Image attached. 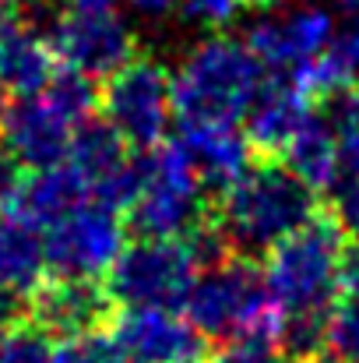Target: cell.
<instances>
[{"label":"cell","mask_w":359,"mask_h":363,"mask_svg":"<svg viewBox=\"0 0 359 363\" xmlns=\"http://www.w3.org/2000/svg\"><path fill=\"white\" fill-rule=\"evenodd\" d=\"M99 106L127 148H155L173 121V74L155 57H134L106 82Z\"/></svg>","instance_id":"ba28073f"},{"label":"cell","mask_w":359,"mask_h":363,"mask_svg":"<svg viewBox=\"0 0 359 363\" xmlns=\"http://www.w3.org/2000/svg\"><path fill=\"white\" fill-rule=\"evenodd\" d=\"M201 272V257L187 240H141L127 243L106 275L110 300L130 307H166L176 311L187 303V293Z\"/></svg>","instance_id":"52a82bcc"},{"label":"cell","mask_w":359,"mask_h":363,"mask_svg":"<svg viewBox=\"0 0 359 363\" xmlns=\"http://www.w3.org/2000/svg\"><path fill=\"white\" fill-rule=\"evenodd\" d=\"M113 342L130 363H208L205 335L166 307H130L113 318Z\"/></svg>","instance_id":"7c38bea8"},{"label":"cell","mask_w":359,"mask_h":363,"mask_svg":"<svg viewBox=\"0 0 359 363\" xmlns=\"http://www.w3.org/2000/svg\"><path fill=\"white\" fill-rule=\"evenodd\" d=\"M120 0H67V7H81V11H117Z\"/></svg>","instance_id":"4dcf8cb0"},{"label":"cell","mask_w":359,"mask_h":363,"mask_svg":"<svg viewBox=\"0 0 359 363\" xmlns=\"http://www.w3.org/2000/svg\"><path fill=\"white\" fill-rule=\"evenodd\" d=\"M42 275H46V254L35 230L0 212V286L25 296L42 286Z\"/></svg>","instance_id":"ffe728a7"},{"label":"cell","mask_w":359,"mask_h":363,"mask_svg":"<svg viewBox=\"0 0 359 363\" xmlns=\"http://www.w3.org/2000/svg\"><path fill=\"white\" fill-rule=\"evenodd\" d=\"M338 223H342V230L359 243V184H353V187L342 194V201H338Z\"/></svg>","instance_id":"83f0119b"},{"label":"cell","mask_w":359,"mask_h":363,"mask_svg":"<svg viewBox=\"0 0 359 363\" xmlns=\"http://www.w3.org/2000/svg\"><path fill=\"white\" fill-rule=\"evenodd\" d=\"M57 60L85 78H113L137 57V35L117 11H81L67 7L50 32Z\"/></svg>","instance_id":"8fae6325"},{"label":"cell","mask_w":359,"mask_h":363,"mask_svg":"<svg viewBox=\"0 0 359 363\" xmlns=\"http://www.w3.org/2000/svg\"><path fill=\"white\" fill-rule=\"evenodd\" d=\"M282 166H289L314 194L331 191L342 184V162H338V145L331 134L328 117L314 113L310 123L289 141V148L282 152Z\"/></svg>","instance_id":"d6986e66"},{"label":"cell","mask_w":359,"mask_h":363,"mask_svg":"<svg viewBox=\"0 0 359 363\" xmlns=\"http://www.w3.org/2000/svg\"><path fill=\"white\" fill-rule=\"evenodd\" d=\"M187 318L205 339L239 342V339H271L282 342L285 318L271 300L264 275L250 257L229 254L215 264H205L187 293Z\"/></svg>","instance_id":"5b68a950"},{"label":"cell","mask_w":359,"mask_h":363,"mask_svg":"<svg viewBox=\"0 0 359 363\" xmlns=\"http://www.w3.org/2000/svg\"><path fill=\"white\" fill-rule=\"evenodd\" d=\"M205 180L180 141H162L137 159L130 226L148 240H187L205 230Z\"/></svg>","instance_id":"8992f818"},{"label":"cell","mask_w":359,"mask_h":363,"mask_svg":"<svg viewBox=\"0 0 359 363\" xmlns=\"http://www.w3.org/2000/svg\"><path fill=\"white\" fill-rule=\"evenodd\" d=\"M123 240L127 233H123L120 208L92 198L46 230V240H42L46 268L57 272V279L99 282L103 275L113 272L117 257L127 247Z\"/></svg>","instance_id":"9c48e42d"},{"label":"cell","mask_w":359,"mask_h":363,"mask_svg":"<svg viewBox=\"0 0 359 363\" xmlns=\"http://www.w3.org/2000/svg\"><path fill=\"white\" fill-rule=\"evenodd\" d=\"M57 78V53L46 35H39L14 11H0V85L21 96L42 92Z\"/></svg>","instance_id":"e0dca14e"},{"label":"cell","mask_w":359,"mask_h":363,"mask_svg":"<svg viewBox=\"0 0 359 363\" xmlns=\"http://www.w3.org/2000/svg\"><path fill=\"white\" fill-rule=\"evenodd\" d=\"M7 4H11V0H0V11H4V7H7Z\"/></svg>","instance_id":"d590c367"},{"label":"cell","mask_w":359,"mask_h":363,"mask_svg":"<svg viewBox=\"0 0 359 363\" xmlns=\"http://www.w3.org/2000/svg\"><path fill=\"white\" fill-rule=\"evenodd\" d=\"M324 353L342 363H359V250L356 254L349 250L346 282L338 289V300L328 311Z\"/></svg>","instance_id":"7402d4cb"},{"label":"cell","mask_w":359,"mask_h":363,"mask_svg":"<svg viewBox=\"0 0 359 363\" xmlns=\"http://www.w3.org/2000/svg\"><path fill=\"white\" fill-rule=\"evenodd\" d=\"M53 363H130L113 335L103 332H89V335H74V339H60L53 350Z\"/></svg>","instance_id":"d4e9b609"},{"label":"cell","mask_w":359,"mask_h":363,"mask_svg":"<svg viewBox=\"0 0 359 363\" xmlns=\"http://www.w3.org/2000/svg\"><path fill=\"white\" fill-rule=\"evenodd\" d=\"M335 4H338L346 14H349V11H359V0H335Z\"/></svg>","instance_id":"d6a6232c"},{"label":"cell","mask_w":359,"mask_h":363,"mask_svg":"<svg viewBox=\"0 0 359 363\" xmlns=\"http://www.w3.org/2000/svg\"><path fill=\"white\" fill-rule=\"evenodd\" d=\"M127 4H130L134 14L144 18V21H166V18L180 7V0H127Z\"/></svg>","instance_id":"f1b7e54d"},{"label":"cell","mask_w":359,"mask_h":363,"mask_svg":"<svg viewBox=\"0 0 359 363\" xmlns=\"http://www.w3.org/2000/svg\"><path fill=\"white\" fill-rule=\"evenodd\" d=\"M7 110H11L7 106V89L0 85V130H4V121H7Z\"/></svg>","instance_id":"1f68e13d"},{"label":"cell","mask_w":359,"mask_h":363,"mask_svg":"<svg viewBox=\"0 0 359 363\" xmlns=\"http://www.w3.org/2000/svg\"><path fill=\"white\" fill-rule=\"evenodd\" d=\"M335 25L338 21L328 7L300 4L257 18L246 32V46L261 60V67L275 71V78H292L296 85H303L307 74L317 67V60L328 53Z\"/></svg>","instance_id":"30bf717a"},{"label":"cell","mask_w":359,"mask_h":363,"mask_svg":"<svg viewBox=\"0 0 359 363\" xmlns=\"http://www.w3.org/2000/svg\"><path fill=\"white\" fill-rule=\"evenodd\" d=\"M110 303L113 300H110V293L99 282L53 279V282H42L32 293L28 311H32V321L39 328H46L50 335L74 339V335L99 332L110 321Z\"/></svg>","instance_id":"9a60e30c"},{"label":"cell","mask_w":359,"mask_h":363,"mask_svg":"<svg viewBox=\"0 0 359 363\" xmlns=\"http://www.w3.org/2000/svg\"><path fill=\"white\" fill-rule=\"evenodd\" d=\"M18 314H21V296L0 286V332H7L14 321H21Z\"/></svg>","instance_id":"f546056e"},{"label":"cell","mask_w":359,"mask_h":363,"mask_svg":"<svg viewBox=\"0 0 359 363\" xmlns=\"http://www.w3.org/2000/svg\"><path fill=\"white\" fill-rule=\"evenodd\" d=\"M190 162L198 166L205 187L226 191L250 169V141L239 134V127H219V130H187L180 138Z\"/></svg>","instance_id":"ac0fdd59"},{"label":"cell","mask_w":359,"mask_h":363,"mask_svg":"<svg viewBox=\"0 0 359 363\" xmlns=\"http://www.w3.org/2000/svg\"><path fill=\"white\" fill-rule=\"evenodd\" d=\"M359 78V11H349L331 35L328 53L317 60V67L307 74L303 89L310 96H338L353 89Z\"/></svg>","instance_id":"44dd1931"},{"label":"cell","mask_w":359,"mask_h":363,"mask_svg":"<svg viewBox=\"0 0 359 363\" xmlns=\"http://www.w3.org/2000/svg\"><path fill=\"white\" fill-rule=\"evenodd\" d=\"M243 0H180V14L205 28H222L237 18Z\"/></svg>","instance_id":"4316f807"},{"label":"cell","mask_w":359,"mask_h":363,"mask_svg":"<svg viewBox=\"0 0 359 363\" xmlns=\"http://www.w3.org/2000/svg\"><path fill=\"white\" fill-rule=\"evenodd\" d=\"M103 96L96 92L92 78L74 71H57V78L35 92L21 96L4 121V148L21 169H50L67 162V152L92 113L99 110Z\"/></svg>","instance_id":"277c9868"},{"label":"cell","mask_w":359,"mask_h":363,"mask_svg":"<svg viewBox=\"0 0 359 363\" xmlns=\"http://www.w3.org/2000/svg\"><path fill=\"white\" fill-rule=\"evenodd\" d=\"M317 194L282 162H257L219 198V233L239 257L268 254L307 223H314Z\"/></svg>","instance_id":"3957f363"},{"label":"cell","mask_w":359,"mask_h":363,"mask_svg":"<svg viewBox=\"0 0 359 363\" xmlns=\"http://www.w3.org/2000/svg\"><path fill=\"white\" fill-rule=\"evenodd\" d=\"M250 4H257V7H278V4H289V0H250Z\"/></svg>","instance_id":"836d02e7"},{"label":"cell","mask_w":359,"mask_h":363,"mask_svg":"<svg viewBox=\"0 0 359 363\" xmlns=\"http://www.w3.org/2000/svg\"><path fill=\"white\" fill-rule=\"evenodd\" d=\"M328 123L338 145V162H342V180H349V187L359 184V85L338 92L331 99Z\"/></svg>","instance_id":"603a6c76"},{"label":"cell","mask_w":359,"mask_h":363,"mask_svg":"<svg viewBox=\"0 0 359 363\" xmlns=\"http://www.w3.org/2000/svg\"><path fill=\"white\" fill-rule=\"evenodd\" d=\"M349 233L338 216H317L300 233L264 254V286L285 318L282 346L300 357H317L324 346L328 311L338 300L349 261Z\"/></svg>","instance_id":"6da1fadb"},{"label":"cell","mask_w":359,"mask_h":363,"mask_svg":"<svg viewBox=\"0 0 359 363\" xmlns=\"http://www.w3.org/2000/svg\"><path fill=\"white\" fill-rule=\"evenodd\" d=\"M246 43L233 35H205L173 71V117L180 130H219L246 121L264 74Z\"/></svg>","instance_id":"7a4b0ae2"},{"label":"cell","mask_w":359,"mask_h":363,"mask_svg":"<svg viewBox=\"0 0 359 363\" xmlns=\"http://www.w3.org/2000/svg\"><path fill=\"white\" fill-rule=\"evenodd\" d=\"M208 363H300L282 342L271 339H239L226 342L219 353H212Z\"/></svg>","instance_id":"484cf974"},{"label":"cell","mask_w":359,"mask_h":363,"mask_svg":"<svg viewBox=\"0 0 359 363\" xmlns=\"http://www.w3.org/2000/svg\"><path fill=\"white\" fill-rule=\"evenodd\" d=\"M307 363H342V360H335V357H328V353H324V357H310Z\"/></svg>","instance_id":"e575fe53"},{"label":"cell","mask_w":359,"mask_h":363,"mask_svg":"<svg viewBox=\"0 0 359 363\" xmlns=\"http://www.w3.org/2000/svg\"><path fill=\"white\" fill-rule=\"evenodd\" d=\"M53 335L32 318L0 332V363H53Z\"/></svg>","instance_id":"cb8c5ba5"},{"label":"cell","mask_w":359,"mask_h":363,"mask_svg":"<svg viewBox=\"0 0 359 363\" xmlns=\"http://www.w3.org/2000/svg\"><path fill=\"white\" fill-rule=\"evenodd\" d=\"M314 113V96L292 78L264 82L246 113V141L264 155H282Z\"/></svg>","instance_id":"2e32d148"},{"label":"cell","mask_w":359,"mask_h":363,"mask_svg":"<svg viewBox=\"0 0 359 363\" xmlns=\"http://www.w3.org/2000/svg\"><path fill=\"white\" fill-rule=\"evenodd\" d=\"M85 201H92L85 180L74 173L71 162H60L50 169H25L14 191L7 194V201L0 205V212L35 233L39 230L46 233L50 226H57L64 216H71Z\"/></svg>","instance_id":"5bb4252c"},{"label":"cell","mask_w":359,"mask_h":363,"mask_svg":"<svg viewBox=\"0 0 359 363\" xmlns=\"http://www.w3.org/2000/svg\"><path fill=\"white\" fill-rule=\"evenodd\" d=\"M67 162L85 180L89 194L96 201H106L113 208H127L137 187V159L127 155V145L110 123H85L67 152Z\"/></svg>","instance_id":"4fadbf2b"}]
</instances>
